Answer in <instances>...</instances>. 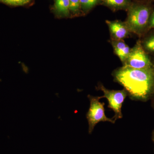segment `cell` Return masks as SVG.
Returning <instances> with one entry per match:
<instances>
[{
	"instance_id": "obj_11",
	"label": "cell",
	"mask_w": 154,
	"mask_h": 154,
	"mask_svg": "<svg viewBox=\"0 0 154 154\" xmlns=\"http://www.w3.org/2000/svg\"><path fill=\"white\" fill-rule=\"evenodd\" d=\"M100 1L101 0H80L81 8L85 12H88L95 7Z\"/></svg>"
},
{
	"instance_id": "obj_2",
	"label": "cell",
	"mask_w": 154,
	"mask_h": 154,
	"mask_svg": "<svg viewBox=\"0 0 154 154\" xmlns=\"http://www.w3.org/2000/svg\"><path fill=\"white\" fill-rule=\"evenodd\" d=\"M125 21L131 33L142 37L149 31V22L152 11L151 7L145 4H136L130 6Z\"/></svg>"
},
{
	"instance_id": "obj_13",
	"label": "cell",
	"mask_w": 154,
	"mask_h": 154,
	"mask_svg": "<svg viewBox=\"0 0 154 154\" xmlns=\"http://www.w3.org/2000/svg\"><path fill=\"white\" fill-rule=\"evenodd\" d=\"M31 0H0L1 2L8 5L11 6H21L30 3Z\"/></svg>"
},
{
	"instance_id": "obj_5",
	"label": "cell",
	"mask_w": 154,
	"mask_h": 154,
	"mask_svg": "<svg viewBox=\"0 0 154 154\" xmlns=\"http://www.w3.org/2000/svg\"><path fill=\"white\" fill-rule=\"evenodd\" d=\"M98 89L104 93L103 96H100V98H106L108 101V107L114 111V116L113 117L114 121L122 117V107L125 99L128 95L125 89L122 90H109L103 85H99Z\"/></svg>"
},
{
	"instance_id": "obj_4",
	"label": "cell",
	"mask_w": 154,
	"mask_h": 154,
	"mask_svg": "<svg viewBox=\"0 0 154 154\" xmlns=\"http://www.w3.org/2000/svg\"><path fill=\"white\" fill-rule=\"evenodd\" d=\"M123 64V66L140 69L153 68L152 61L143 49L140 40H138L131 48L129 56Z\"/></svg>"
},
{
	"instance_id": "obj_6",
	"label": "cell",
	"mask_w": 154,
	"mask_h": 154,
	"mask_svg": "<svg viewBox=\"0 0 154 154\" xmlns=\"http://www.w3.org/2000/svg\"><path fill=\"white\" fill-rule=\"evenodd\" d=\"M106 23L109 28L111 39L124 40L131 33L125 22H122L117 20L114 21L106 20Z\"/></svg>"
},
{
	"instance_id": "obj_16",
	"label": "cell",
	"mask_w": 154,
	"mask_h": 154,
	"mask_svg": "<svg viewBox=\"0 0 154 154\" xmlns=\"http://www.w3.org/2000/svg\"><path fill=\"white\" fill-rule=\"evenodd\" d=\"M152 63H153V68H154V61H152Z\"/></svg>"
},
{
	"instance_id": "obj_1",
	"label": "cell",
	"mask_w": 154,
	"mask_h": 154,
	"mask_svg": "<svg viewBox=\"0 0 154 154\" xmlns=\"http://www.w3.org/2000/svg\"><path fill=\"white\" fill-rule=\"evenodd\" d=\"M113 76L131 99L144 100L154 92V68L140 69L123 66L113 72Z\"/></svg>"
},
{
	"instance_id": "obj_7",
	"label": "cell",
	"mask_w": 154,
	"mask_h": 154,
	"mask_svg": "<svg viewBox=\"0 0 154 154\" xmlns=\"http://www.w3.org/2000/svg\"><path fill=\"white\" fill-rule=\"evenodd\" d=\"M110 42L116 54L122 63H124L130 53L131 48L125 42L124 40H110Z\"/></svg>"
},
{
	"instance_id": "obj_8",
	"label": "cell",
	"mask_w": 154,
	"mask_h": 154,
	"mask_svg": "<svg viewBox=\"0 0 154 154\" xmlns=\"http://www.w3.org/2000/svg\"><path fill=\"white\" fill-rule=\"evenodd\" d=\"M69 0H55L54 10L58 17H68L69 16Z\"/></svg>"
},
{
	"instance_id": "obj_10",
	"label": "cell",
	"mask_w": 154,
	"mask_h": 154,
	"mask_svg": "<svg viewBox=\"0 0 154 154\" xmlns=\"http://www.w3.org/2000/svg\"><path fill=\"white\" fill-rule=\"evenodd\" d=\"M105 5L114 10L128 9L130 6V0H101Z\"/></svg>"
},
{
	"instance_id": "obj_17",
	"label": "cell",
	"mask_w": 154,
	"mask_h": 154,
	"mask_svg": "<svg viewBox=\"0 0 154 154\" xmlns=\"http://www.w3.org/2000/svg\"><path fill=\"white\" fill-rule=\"evenodd\" d=\"M149 1H154V0H149Z\"/></svg>"
},
{
	"instance_id": "obj_3",
	"label": "cell",
	"mask_w": 154,
	"mask_h": 154,
	"mask_svg": "<svg viewBox=\"0 0 154 154\" xmlns=\"http://www.w3.org/2000/svg\"><path fill=\"white\" fill-rule=\"evenodd\" d=\"M90 99V107L86 115L89 124V134H91L94 127L100 122H109L115 123V121L113 118H108L105 113V103L100 102V96H94L88 95Z\"/></svg>"
},
{
	"instance_id": "obj_12",
	"label": "cell",
	"mask_w": 154,
	"mask_h": 154,
	"mask_svg": "<svg viewBox=\"0 0 154 154\" xmlns=\"http://www.w3.org/2000/svg\"><path fill=\"white\" fill-rule=\"evenodd\" d=\"M81 6L80 0H69L70 13L74 15L79 14Z\"/></svg>"
},
{
	"instance_id": "obj_14",
	"label": "cell",
	"mask_w": 154,
	"mask_h": 154,
	"mask_svg": "<svg viewBox=\"0 0 154 154\" xmlns=\"http://www.w3.org/2000/svg\"><path fill=\"white\" fill-rule=\"evenodd\" d=\"M152 29L154 30V10L152 11L149 22V30Z\"/></svg>"
},
{
	"instance_id": "obj_15",
	"label": "cell",
	"mask_w": 154,
	"mask_h": 154,
	"mask_svg": "<svg viewBox=\"0 0 154 154\" xmlns=\"http://www.w3.org/2000/svg\"><path fill=\"white\" fill-rule=\"evenodd\" d=\"M152 139H153V140L154 141V132L153 133V134Z\"/></svg>"
},
{
	"instance_id": "obj_9",
	"label": "cell",
	"mask_w": 154,
	"mask_h": 154,
	"mask_svg": "<svg viewBox=\"0 0 154 154\" xmlns=\"http://www.w3.org/2000/svg\"><path fill=\"white\" fill-rule=\"evenodd\" d=\"M149 31L140 40L142 45L146 52L149 54H154V30Z\"/></svg>"
}]
</instances>
